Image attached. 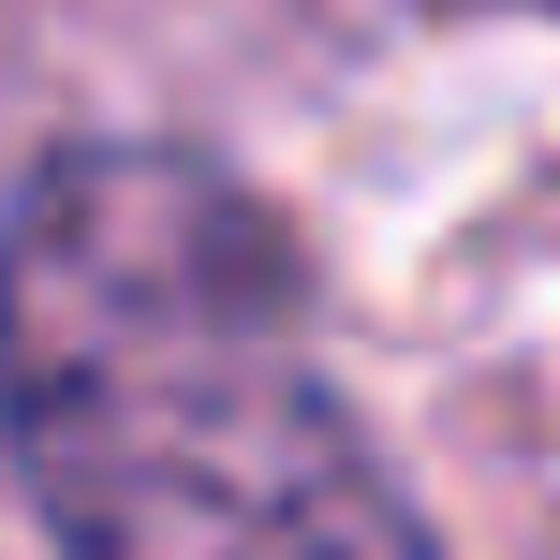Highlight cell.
Instances as JSON below:
<instances>
[{
    "mask_svg": "<svg viewBox=\"0 0 560 560\" xmlns=\"http://www.w3.org/2000/svg\"><path fill=\"white\" fill-rule=\"evenodd\" d=\"M0 443L59 560H443L310 354V266L192 148H59L0 222Z\"/></svg>",
    "mask_w": 560,
    "mask_h": 560,
    "instance_id": "1",
    "label": "cell"
}]
</instances>
